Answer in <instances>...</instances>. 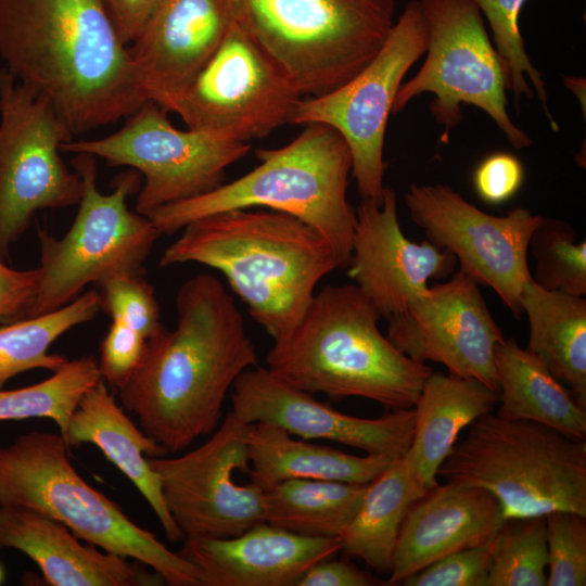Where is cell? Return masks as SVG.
<instances>
[{"label": "cell", "instance_id": "34", "mask_svg": "<svg viewBox=\"0 0 586 586\" xmlns=\"http://www.w3.org/2000/svg\"><path fill=\"white\" fill-rule=\"evenodd\" d=\"M534 259L532 280L540 288L575 296L586 294V241L569 222L543 217L533 231L528 251Z\"/></svg>", "mask_w": 586, "mask_h": 586}, {"label": "cell", "instance_id": "19", "mask_svg": "<svg viewBox=\"0 0 586 586\" xmlns=\"http://www.w3.org/2000/svg\"><path fill=\"white\" fill-rule=\"evenodd\" d=\"M453 254L428 239H408L397 216L395 190L384 187L382 202L361 200L347 268L354 284L386 320L423 294L432 279L449 276Z\"/></svg>", "mask_w": 586, "mask_h": 586}, {"label": "cell", "instance_id": "38", "mask_svg": "<svg viewBox=\"0 0 586 586\" xmlns=\"http://www.w3.org/2000/svg\"><path fill=\"white\" fill-rule=\"evenodd\" d=\"M491 539L485 544L446 555L407 577L402 584L405 586H486Z\"/></svg>", "mask_w": 586, "mask_h": 586}, {"label": "cell", "instance_id": "16", "mask_svg": "<svg viewBox=\"0 0 586 586\" xmlns=\"http://www.w3.org/2000/svg\"><path fill=\"white\" fill-rule=\"evenodd\" d=\"M249 429L229 411L196 448L178 457L148 458L184 538L233 537L265 522V489L234 481L237 471L250 468Z\"/></svg>", "mask_w": 586, "mask_h": 586}, {"label": "cell", "instance_id": "39", "mask_svg": "<svg viewBox=\"0 0 586 586\" xmlns=\"http://www.w3.org/2000/svg\"><path fill=\"white\" fill-rule=\"evenodd\" d=\"M146 341L124 322L112 320L100 346L98 368L102 379L119 390L142 362Z\"/></svg>", "mask_w": 586, "mask_h": 586}, {"label": "cell", "instance_id": "21", "mask_svg": "<svg viewBox=\"0 0 586 586\" xmlns=\"http://www.w3.org/2000/svg\"><path fill=\"white\" fill-rule=\"evenodd\" d=\"M342 549L340 537L296 534L263 522L226 538H184L178 553L202 586H296L320 560Z\"/></svg>", "mask_w": 586, "mask_h": 586}, {"label": "cell", "instance_id": "36", "mask_svg": "<svg viewBox=\"0 0 586 586\" xmlns=\"http://www.w3.org/2000/svg\"><path fill=\"white\" fill-rule=\"evenodd\" d=\"M100 308L112 320H119L146 340L163 328L154 286L145 272L123 273L97 284Z\"/></svg>", "mask_w": 586, "mask_h": 586}, {"label": "cell", "instance_id": "30", "mask_svg": "<svg viewBox=\"0 0 586 586\" xmlns=\"http://www.w3.org/2000/svg\"><path fill=\"white\" fill-rule=\"evenodd\" d=\"M368 484L288 480L265 489V522L314 537H340L358 512Z\"/></svg>", "mask_w": 586, "mask_h": 586}, {"label": "cell", "instance_id": "24", "mask_svg": "<svg viewBox=\"0 0 586 586\" xmlns=\"http://www.w3.org/2000/svg\"><path fill=\"white\" fill-rule=\"evenodd\" d=\"M63 438L68 448L84 443L95 445L144 497L166 538L171 543L184 538L167 509L158 475L148 460L168 451L128 418L103 379L82 396Z\"/></svg>", "mask_w": 586, "mask_h": 586}, {"label": "cell", "instance_id": "45", "mask_svg": "<svg viewBox=\"0 0 586 586\" xmlns=\"http://www.w3.org/2000/svg\"><path fill=\"white\" fill-rule=\"evenodd\" d=\"M2 579H3V570H2V568L0 565V584H1Z\"/></svg>", "mask_w": 586, "mask_h": 586}, {"label": "cell", "instance_id": "37", "mask_svg": "<svg viewBox=\"0 0 586 586\" xmlns=\"http://www.w3.org/2000/svg\"><path fill=\"white\" fill-rule=\"evenodd\" d=\"M548 586L586 585V517L557 510L545 515Z\"/></svg>", "mask_w": 586, "mask_h": 586}, {"label": "cell", "instance_id": "20", "mask_svg": "<svg viewBox=\"0 0 586 586\" xmlns=\"http://www.w3.org/2000/svg\"><path fill=\"white\" fill-rule=\"evenodd\" d=\"M234 21L230 0H163L128 46L145 99L157 103L189 85Z\"/></svg>", "mask_w": 586, "mask_h": 586}, {"label": "cell", "instance_id": "9", "mask_svg": "<svg viewBox=\"0 0 586 586\" xmlns=\"http://www.w3.org/2000/svg\"><path fill=\"white\" fill-rule=\"evenodd\" d=\"M72 165L82 181L78 211L62 238L38 229V289L26 318L58 310L90 283L145 272L144 262L162 235L149 217L128 208L142 182L137 170L122 173L104 194L97 187L95 156L77 153Z\"/></svg>", "mask_w": 586, "mask_h": 586}, {"label": "cell", "instance_id": "1", "mask_svg": "<svg viewBox=\"0 0 586 586\" xmlns=\"http://www.w3.org/2000/svg\"><path fill=\"white\" fill-rule=\"evenodd\" d=\"M175 303V328L146 341L142 362L118 390L143 432L173 454L217 429L235 380L258 361L243 316L218 278L188 279Z\"/></svg>", "mask_w": 586, "mask_h": 586}, {"label": "cell", "instance_id": "40", "mask_svg": "<svg viewBox=\"0 0 586 586\" xmlns=\"http://www.w3.org/2000/svg\"><path fill=\"white\" fill-rule=\"evenodd\" d=\"M523 178V165L517 156L507 152H495L476 166L473 186L482 201L499 205L514 196Z\"/></svg>", "mask_w": 586, "mask_h": 586}, {"label": "cell", "instance_id": "27", "mask_svg": "<svg viewBox=\"0 0 586 586\" xmlns=\"http://www.w3.org/2000/svg\"><path fill=\"white\" fill-rule=\"evenodd\" d=\"M498 380L497 416L531 421L569 437L585 440L586 408L556 379L544 361L512 337L494 351Z\"/></svg>", "mask_w": 586, "mask_h": 586}, {"label": "cell", "instance_id": "12", "mask_svg": "<svg viewBox=\"0 0 586 586\" xmlns=\"http://www.w3.org/2000/svg\"><path fill=\"white\" fill-rule=\"evenodd\" d=\"M74 136L44 95L0 67V257L36 213L79 203L80 175L61 156Z\"/></svg>", "mask_w": 586, "mask_h": 586}, {"label": "cell", "instance_id": "43", "mask_svg": "<svg viewBox=\"0 0 586 586\" xmlns=\"http://www.w3.org/2000/svg\"><path fill=\"white\" fill-rule=\"evenodd\" d=\"M122 41L129 46L140 35L163 0H102Z\"/></svg>", "mask_w": 586, "mask_h": 586}, {"label": "cell", "instance_id": "8", "mask_svg": "<svg viewBox=\"0 0 586 586\" xmlns=\"http://www.w3.org/2000/svg\"><path fill=\"white\" fill-rule=\"evenodd\" d=\"M230 1L235 21L304 97L329 92L356 76L394 25V0Z\"/></svg>", "mask_w": 586, "mask_h": 586}, {"label": "cell", "instance_id": "11", "mask_svg": "<svg viewBox=\"0 0 586 586\" xmlns=\"http://www.w3.org/2000/svg\"><path fill=\"white\" fill-rule=\"evenodd\" d=\"M167 111L148 101L118 131L100 139L61 144L67 153H88L111 166L137 170L143 181L135 211L149 216L156 209L205 194L224 183L226 169L244 157L251 145L211 130H180Z\"/></svg>", "mask_w": 586, "mask_h": 586}, {"label": "cell", "instance_id": "33", "mask_svg": "<svg viewBox=\"0 0 586 586\" xmlns=\"http://www.w3.org/2000/svg\"><path fill=\"white\" fill-rule=\"evenodd\" d=\"M486 586H546L545 515L505 519L491 539Z\"/></svg>", "mask_w": 586, "mask_h": 586}, {"label": "cell", "instance_id": "17", "mask_svg": "<svg viewBox=\"0 0 586 586\" xmlns=\"http://www.w3.org/2000/svg\"><path fill=\"white\" fill-rule=\"evenodd\" d=\"M386 336L418 362H438L448 373L499 390L494 351L505 335L480 285L460 270L388 318Z\"/></svg>", "mask_w": 586, "mask_h": 586}, {"label": "cell", "instance_id": "32", "mask_svg": "<svg viewBox=\"0 0 586 586\" xmlns=\"http://www.w3.org/2000/svg\"><path fill=\"white\" fill-rule=\"evenodd\" d=\"M102 379L93 356L68 360L48 379L16 390H0V421L48 418L64 437L82 396Z\"/></svg>", "mask_w": 586, "mask_h": 586}, {"label": "cell", "instance_id": "25", "mask_svg": "<svg viewBox=\"0 0 586 586\" xmlns=\"http://www.w3.org/2000/svg\"><path fill=\"white\" fill-rule=\"evenodd\" d=\"M498 392L453 373L432 372L413 407V437L405 457L426 493L438 484L437 471L464 428L493 412Z\"/></svg>", "mask_w": 586, "mask_h": 586}, {"label": "cell", "instance_id": "13", "mask_svg": "<svg viewBox=\"0 0 586 586\" xmlns=\"http://www.w3.org/2000/svg\"><path fill=\"white\" fill-rule=\"evenodd\" d=\"M428 30L419 0L409 1L375 56L352 79L314 97H303L290 124L320 123L346 141L352 176L361 200L382 202L387 119L410 67L425 53Z\"/></svg>", "mask_w": 586, "mask_h": 586}, {"label": "cell", "instance_id": "5", "mask_svg": "<svg viewBox=\"0 0 586 586\" xmlns=\"http://www.w3.org/2000/svg\"><path fill=\"white\" fill-rule=\"evenodd\" d=\"M303 126L286 145L256 150L259 164L242 177L148 217L162 235H170L205 216L265 207L313 227L332 246L340 268H346L356 222V209L347 200L351 151L334 128L320 123Z\"/></svg>", "mask_w": 586, "mask_h": 586}, {"label": "cell", "instance_id": "28", "mask_svg": "<svg viewBox=\"0 0 586 586\" xmlns=\"http://www.w3.org/2000/svg\"><path fill=\"white\" fill-rule=\"evenodd\" d=\"M528 320L527 348L586 408V300L548 291L532 279L521 296Z\"/></svg>", "mask_w": 586, "mask_h": 586}, {"label": "cell", "instance_id": "15", "mask_svg": "<svg viewBox=\"0 0 586 586\" xmlns=\"http://www.w3.org/2000/svg\"><path fill=\"white\" fill-rule=\"evenodd\" d=\"M404 202L425 239L453 254L479 285L495 291L517 319L523 315L522 291L532 279L528 243L543 216L524 207L495 216L441 183H411Z\"/></svg>", "mask_w": 586, "mask_h": 586}, {"label": "cell", "instance_id": "42", "mask_svg": "<svg viewBox=\"0 0 586 586\" xmlns=\"http://www.w3.org/2000/svg\"><path fill=\"white\" fill-rule=\"evenodd\" d=\"M386 585L372 574L344 560L323 559L310 566L296 586H378Z\"/></svg>", "mask_w": 586, "mask_h": 586}, {"label": "cell", "instance_id": "22", "mask_svg": "<svg viewBox=\"0 0 586 586\" xmlns=\"http://www.w3.org/2000/svg\"><path fill=\"white\" fill-rule=\"evenodd\" d=\"M504 521L498 500L486 489L449 481L437 484L404 519L387 585L402 584L446 555L485 544Z\"/></svg>", "mask_w": 586, "mask_h": 586}, {"label": "cell", "instance_id": "10", "mask_svg": "<svg viewBox=\"0 0 586 586\" xmlns=\"http://www.w3.org/2000/svg\"><path fill=\"white\" fill-rule=\"evenodd\" d=\"M428 30L426 58L418 73L402 84L392 113L402 112L416 97L434 95L430 112L443 126L440 143L462 118L461 104L484 111L517 150L531 137L511 120L507 106L509 76L486 31L474 0H419Z\"/></svg>", "mask_w": 586, "mask_h": 586}, {"label": "cell", "instance_id": "35", "mask_svg": "<svg viewBox=\"0 0 586 586\" xmlns=\"http://www.w3.org/2000/svg\"><path fill=\"white\" fill-rule=\"evenodd\" d=\"M486 16L493 31L495 49L509 76V91L515 102L522 95L533 99L536 93L550 127L559 130L548 107V94L542 73L527 55L519 27V15L525 0H474Z\"/></svg>", "mask_w": 586, "mask_h": 586}, {"label": "cell", "instance_id": "6", "mask_svg": "<svg viewBox=\"0 0 586 586\" xmlns=\"http://www.w3.org/2000/svg\"><path fill=\"white\" fill-rule=\"evenodd\" d=\"M0 505L43 512L79 539L150 566L167 585L202 586L193 564L78 474L61 434L31 431L0 447Z\"/></svg>", "mask_w": 586, "mask_h": 586}, {"label": "cell", "instance_id": "3", "mask_svg": "<svg viewBox=\"0 0 586 586\" xmlns=\"http://www.w3.org/2000/svg\"><path fill=\"white\" fill-rule=\"evenodd\" d=\"M160 258L221 272L273 342L303 318L319 281L340 268L330 243L301 219L272 209H232L195 219Z\"/></svg>", "mask_w": 586, "mask_h": 586}, {"label": "cell", "instance_id": "7", "mask_svg": "<svg viewBox=\"0 0 586 586\" xmlns=\"http://www.w3.org/2000/svg\"><path fill=\"white\" fill-rule=\"evenodd\" d=\"M437 476L486 489L505 519L557 510L586 517L585 440L536 422L481 416L456 442Z\"/></svg>", "mask_w": 586, "mask_h": 586}, {"label": "cell", "instance_id": "14", "mask_svg": "<svg viewBox=\"0 0 586 586\" xmlns=\"http://www.w3.org/2000/svg\"><path fill=\"white\" fill-rule=\"evenodd\" d=\"M304 95L281 65L237 22L199 74L158 104L190 129L243 141L290 124Z\"/></svg>", "mask_w": 586, "mask_h": 586}, {"label": "cell", "instance_id": "2", "mask_svg": "<svg viewBox=\"0 0 586 586\" xmlns=\"http://www.w3.org/2000/svg\"><path fill=\"white\" fill-rule=\"evenodd\" d=\"M0 59L52 103L74 135L148 102L102 0H0Z\"/></svg>", "mask_w": 586, "mask_h": 586}, {"label": "cell", "instance_id": "4", "mask_svg": "<svg viewBox=\"0 0 586 586\" xmlns=\"http://www.w3.org/2000/svg\"><path fill=\"white\" fill-rule=\"evenodd\" d=\"M380 317L354 283L327 285L293 332L273 343L267 368L310 394L413 408L433 369L397 349L380 332Z\"/></svg>", "mask_w": 586, "mask_h": 586}, {"label": "cell", "instance_id": "23", "mask_svg": "<svg viewBox=\"0 0 586 586\" xmlns=\"http://www.w3.org/2000/svg\"><path fill=\"white\" fill-rule=\"evenodd\" d=\"M64 524L33 508L0 505V548H14L30 558L50 586L164 585L156 572L140 562L82 545Z\"/></svg>", "mask_w": 586, "mask_h": 586}, {"label": "cell", "instance_id": "18", "mask_svg": "<svg viewBox=\"0 0 586 586\" xmlns=\"http://www.w3.org/2000/svg\"><path fill=\"white\" fill-rule=\"evenodd\" d=\"M230 398V411L245 423L268 422L293 436L340 443L367 454L402 458L413 437V408L373 419L349 416L258 365L239 375Z\"/></svg>", "mask_w": 586, "mask_h": 586}, {"label": "cell", "instance_id": "44", "mask_svg": "<svg viewBox=\"0 0 586 586\" xmlns=\"http://www.w3.org/2000/svg\"><path fill=\"white\" fill-rule=\"evenodd\" d=\"M564 85L576 94L585 115V79L576 76H563Z\"/></svg>", "mask_w": 586, "mask_h": 586}, {"label": "cell", "instance_id": "26", "mask_svg": "<svg viewBox=\"0 0 586 586\" xmlns=\"http://www.w3.org/2000/svg\"><path fill=\"white\" fill-rule=\"evenodd\" d=\"M246 445L247 474L251 482L264 489L296 479L369 484L399 459L390 455H351L295 438L268 422L250 424Z\"/></svg>", "mask_w": 586, "mask_h": 586}, {"label": "cell", "instance_id": "29", "mask_svg": "<svg viewBox=\"0 0 586 586\" xmlns=\"http://www.w3.org/2000/svg\"><path fill=\"white\" fill-rule=\"evenodd\" d=\"M424 494L403 456L367 485L358 512L340 536L341 550L388 574L404 519Z\"/></svg>", "mask_w": 586, "mask_h": 586}, {"label": "cell", "instance_id": "41", "mask_svg": "<svg viewBox=\"0 0 586 586\" xmlns=\"http://www.w3.org/2000/svg\"><path fill=\"white\" fill-rule=\"evenodd\" d=\"M38 268L16 270L0 260V321L25 319L36 297Z\"/></svg>", "mask_w": 586, "mask_h": 586}, {"label": "cell", "instance_id": "31", "mask_svg": "<svg viewBox=\"0 0 586 586\" xmlns=\"http://www.w3.org/2000/svg\"><path fill=\"white\" fill-rule=\"evenodd\" d=\"M101 310L98 291H87L58 310L4 323L0 328V390L18 373L61 369L68 360L49 348L76 326L91 321Z\"/></svg>", "mask_w": 586, "mask_h": 586}]
</instances>
